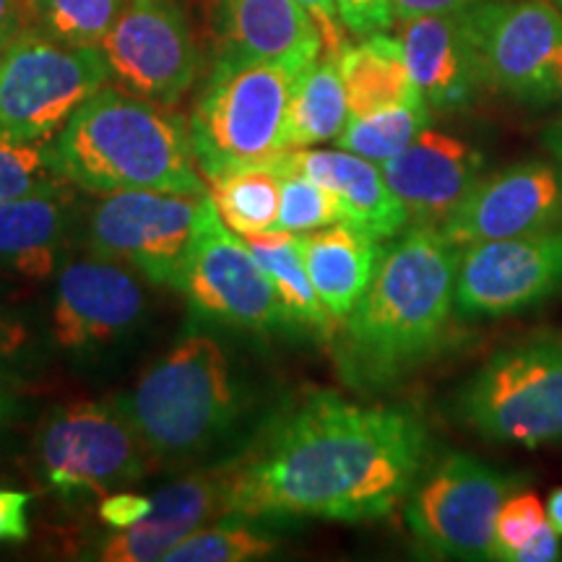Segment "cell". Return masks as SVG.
I'll list each match as a JSON object with an SVG mask.
<instances>
[{"instance_id": "cell-1", "label": "cell", "mask_w": 562, "mask_h": 562, "mask_svg": "<svg viewBox=\"0 0 562 562\" xmlns=\"http://www.w3.org/2000/svg\"><path fill=\"white\" fill-rule=\"evenodd\" d=\"M427 456L430 435L417 414L311 391L224 467V516L375 521L409 495Z\"/></svg>"}, {"instance_id": "cell-2", "label": "cell", "mask_w": 562, "mask_h": 562, "mask_svg": "<svg viewBox=\"0 0 562 562\" xmlns=\"http://www.w3.org/2000/svg\"><path fill=\"white\" fill-rule=\"evenodd\" d=\"M459 258L435 227H409L381 250L368 292L344 318L339 362L349 381L389 385L430 360L456 311Z\"/></svg>"}, {"instance_id": "cell-3", "label": "cell", "mask_w": 562, "mask_h": 562, "mask_svg": "<svg viewBox=\"0 0 562 562\" xmlns=\"http://www.w3.org/2000/svg\"><path fill=\"white\" fill-rule=\"evenodd\" d=\"M50 151L60 178L89 193H209L191 125L133 91L102 87L74 112Z\"/></svg>"}, {"instance_id": "cell-4", "label": "cell", "mask_w": 562, "mask_h": 562, "mask_svg": "<svg viewBox=\"0 0 562 562\" xmlns=\"http://www.w3.org/2000/svg\"><path fill=\"white\" fill-rule=\"evenodd\" d=\"M115 404L157 461L209 451L237 417L227 351L211 334L188 331Z\"/></svg>"}, {"instance_id": "cell-5", "label": "cell", "mask_w": 562, "mask_h": 562, "mask_svg": "<svg viewBox=\"0 0 562 562\" xmlns=\"http://www.w3.org/2000/svg\"><path fill=\"white\" fill-rule=\"evenodd\" d=\"M300 70L290 63L216 58L188 121L203 180L273 165L290 151L286 117Z\"/></svg>"}, {"instance_id": "cell-6", "label": "cell", "mask_w": 562, "mask_h": 562, "mask_svg": "<svg viewBox=\"0 0 562 562\" xmlns=\"http://www.w3.org/2000/svg\"><path fill=\"white\" fill-rule=\"evenodd\" d=\"M112 70L100 47H79L42 30L26 32L0 53V138L47 144Z\"/></svg>"}, {"instance_id": "cell-7", "label": "cell", "mask_w": 562, "mask_h": 562, "mask_svg": "<svg viewBox=\"0 0 562 562\" xmlns=\"http://www.w3.org/2000/svg\"><path fill=\"white\" fill-rule=\"evenodd\" d=\"M459 414L490 440L526 448L562 440V336H533L492 355L463 385Z\"/></svg>"}, {"instance_id": "cell-8", "label": "cell", "mask_w": 562, "mask_h": 562, "mask_svg": "<svg viewBox=\"0 0 562 562\" xmlns=\"http://www.w3.org/2000/svg\"><path fill=\"white\" fill-rule=\"evenodd\" d=\"M461 19L482 87L531 108L562 100V9L550 0H480Z\"/></svg>"}, {"instance_id": "cell-9", "label": "cell", "mask_w": 562, "mask_h": 562, "mask_svg": "<svg viewBox=\"0 0 562 562\" xmlns=\"http://www.w3.org/2000/svg\"><path fill=\"white\" fill-rule=\"evenodd\" d=\"M34 451L45 482L66 497L123 490L157 461L115 402H76L50 412Z\"/></svg>"}, {"instance_id": "cell-10", "label": "cell", "mask_w": 562, "mask_h": 562, "mask_svg": "<svg viewBox=\"0 0 562 562\" xmlns=\"http://www.w3.org/2000/svg\"><path fill=\"white\" fill-rule=\"evenodd\" d=\"M195 318L240 331L266 334L290 326L273 281L237 232H232L206 195L180 290Z\"/></svg>"}, {"instance_id": "cell-11", "label": "cell", "mask_w": 562, "mask_h": 562, "mask_svg": "<svg viewBox=\"0 0 562 562\" xmlns=\"http://www.w3.org/2000/svg\"><path fill=\"white\" fill-rule=\"evenodd\" d=\"M513 487L516 476L451 453L412 487L406 524L435 558L495 560V518Z\"/></svg>"}, {"instance_id": "cell-12", "label": "cell", "mask_w": 562, "mask_h": 562, "mask_svg": "<svg viewBox=\"0 0 562 562\" xmlns=\"http://www.w3.org/2000/svg\"><path fill=\"white\" fill-rule=\"evenodd\" d=\"M209 193L121 191L97 203L87 224L91 256L128 263L151 284L180 290L201 203Z\"/></svg>"}, {"instance_id": "cell-13", "label": "cell", "mask_w": 562, "mask_h": 562, "mask_svg": "<svg viewBox=\"0 0 562 562\" xmlns=\"http://www.w3.org/2000/svg\"><path fill=\"white\" fill-rule=\"evenodd\" d=\"M133 94L175 108L199 76V47L182 0H128L100 45Z\"/></svg>"}, {"instance_id": "cell-14", "label": "cell", "mask_w": 562, "mask_h": 562, "mask_svg": "<svg viewBox=\"0 0 562 562\" xmlns=\"http://www.w3.org/2000/svg\"><path fill=\"white\" fill-rule=\"evenodd\" d=\"M562 290V232L542 229L461 248L456 313L495 318L537 305Z\"/></svg>"}, {"instance_id": "cell-15", "label": "cell", "mask_w": 562, "mask_h": 562, "mask_svg": "<svg viewBox=\"0 0 562 562\" xmlns=\"http://www.w3.org/2000/svg\"><path fill=\"white\" fill-rule=\"evenodd\" d=\"M562 222V165L521 161L480 178L440 235L456 248L552 229Z\"/></svg>"}, {"instance_id": "cell-16", "label": "cell", "mask_w": 562, "mask_h": 562, "mask_svg": "<svg viewBox=\"0 0 562 562\" xmlns=\"http://www.w3.org/2000/svg\"><path fill=\"white\" fill-rule=\"evenodd\" d=\"M138 279L110 258L91 256L60 269L50 331L60 349L89 351L123 339L144 315Z\"/></svg>"}, {"instance_id": "cell-17", "label": "cell", "mask_w": 562, "mask_h": 562, "mask_svg": "<svg viewBox=\"0 0 562 562\" xmlns=\"http://www.w3.org/2000/svg\"><path fill=\"white\" fill-rule=\"evenodd\" d=\"M484 167L482 151L448 133L425 128L381 172L402 201L409 227H442L476 186Z\"/></svg>"}, {"instance_id": "cell-18", "label": "cell", "mask_w": 562, "mask_h": 562, "mask_svg": "<svg viewBox=\"0 0 562 562\" xmlns=\"http://www.w3.org/2000/svg\"><path fill=\"white\" fill-rule=\"evenodd\" d=\"M216 58L273 60L307 68L323 55V37L297 0H211Z\"/></svg>"}, {"instance_id": "cell-19", "label": "cell", "mask_w": 562, "mask_h": 562, "mask_svg": "<svg viewBox=\"0 0 562 562\" xmlns=\"http://www.w3.org/2000/svg\"><path fill=\"white\" fill-rule=\"evenodd\" d=\"M227 501V472H199L180 476L151 495V510L128 529L112 531L97 547L94 558L102 562H154L182 539L191 537L211 518L224 516Z\"/></svg>"}, {"instance_id": "cell-20", "label": "cell", "mask_w": 562, "mask_h": 562, "mask_svg": "<svg viewBox=\"0 0 562 562\" xmlns=\"http://www.w3.org/2000/svg\"><path fill=\"white\" fill-rule=\"evenodd\" d=\"M277 172H297L328 188L344 209V222L355 224L375 237L391 240L409 224L402 201L385 182L381 165L344 149H290L273 161Z\"/></svg>"}, {"instance_id": "cell-21", "label": "cell", "mask_w": 562, "mask_h": 562, "mask_svg": "<svg viewBox=\"0 0 562 562\" xmlns=\"http://www.w3.org/2000/svg\"><path fill=\"white\" fill-rule=\"evenodd\" d=\"M402 47L414 87L430 110H459L482 87L461 13H435L402 24Z\"/></svg>"}, {"instance_id": "cell-22", "label": "cell", "mask_w": 562, "mask_h": 562, "mask_svg": "<svg viewBox=\"0 0 562 562\" xmlns=\"http://www.w3.org/2000/svg\"><path fill=\"white\" fill-rule=\"evenodd\" d=\"M302 261L307 266L315 290L336 318L344 321L368 292L375 277L381 248L375 237L349 222L297 235Z\"/></svg>"}, {"instance_id": "cell-23", "label": "cell", "mask_w": 562, "mask_h": 562, "mask_svg": "<svg viewBox=\"0 0 562 562\" xmlns=\"http://www.w3.org/2000/svg\"><path fill=\"white\" fill-rule=\"evenodd\" d=\"M68 235V209L58 191L26 193L0 203V269L47 279L58 269Z\"/></svg>"}, {"instance_id": "cell-24", "label": "cell", "mask_w": 562, "mask_h": 562, "mask_svg": "<svg viewBox=\"0 0 562 562\" xmlns=\"http://www.w3.org/2000/svg\"><path fill=\"white\" fill-rule=\"evenodd\" d=\"M336 60L347 89L349 117L370 115L422 97L406 66L402 40L383 32L370 34L357 45H349Z\"/></svg>"}, {"instance_id": "cell-25", "label": "cell", "mask_w": 562, "mask_h": 562, "mask_svg": "<svg viewBox=\"0 0 562 562\" xmlns=\"http://www.w3.org/2000/svg\"><path fill=\"white\" fill-rule=\"evenodd\" d=\"M245 245L252 250L256 261L263 266L277 290L281 307H284L286 323L300 326L311 334L331 336L339 318L328 311L326 302L315 290L307 266L302 261L297 235L284 229L261 232V235L243 237Z\"/></svg>"}, {"instance_id": "cell-26", "label": "cell", "mask_w": 562, "mask_h": 562, "mask_svg": "<svg viewBox=\"0 0 562 562\" xmlns=\"http://www.w3.org/2000/svg\"><path fill=\"white\" fill-rule=\"evenodd\" d=\"M349 121L347 89H344L339 60L321 55L294 81L286 140L290 149L336 140Z\"/></svg>"}, {"instance_id": "cell-27", "label": "cell", "mask_w": 562, "mask_h": 562, "mask_svg": "<svg viewBox=\"0 0 562 562\" xmlns=\"http://www.w3.org/2000/svg\"><path fill=\"white\" fill-rule=\"evenodd\" d=\"M211 201L224 224L240 237L277 229L281 175L269 165L240 167L206 178Z\"/></svg>"}, {"instance_id": "cell-28", "label": "cell", "mask_w": 562, "mask_h": 562, "mask_svg": "<svg viewBox=\"0 0 562 562\" xmlns=\"http://www.w3.org/2000/svg\"><path fill=\"white\" fill-rule=\"evenodd\" d=\"M427 125H430V104L425 102V97H417L412 102L393 104L370 115L349 117L336 138V146L383 165L402 154Z\"/></svg>"}, {"instance_id": "cell-29", "label": "cell", "mask_w": 562, "mask_h": 562, "mask_svg": "<svg viewBox=\"0 0 562 562\" xmlns=\"http://www.w3.org/2000/svg\"><path fill=\"white\" fill-rule=\"evenodd\" d=\"M258 521L229 516L227 521L206 524L167 552V562H248L263 560L279 547L273 533L258 529Z\"/></svg>"}, {"instance_id": "cell-30", "label": "cell", "mask_w": 562, "mask_h": 562, "mask_svg": "<svg viewBox=\"0 0 562 562\" xmlns=\"http://www.w3.org/2000/svg\"><path fill=\"white\" fill-rule=\"evenodd\" d=\"M128 0H37L40 30L79 47H100Z\"/></svg>"}, {"instance_id": "cell-31", "label": "cell", "mask_w": 562, "mask_h": 562, "mask_svg": "<svg viewBox=\"0 0 562 562\" xmlns=\"http://www.w3.org/2000/svg\"><path fill=\"white\" fill-rule=\"evenodd\" d=\"M281 175V199L277 229L302 235L328 224L344 222V209L336 195L328 188L305 178L297 172H279Z\"/></svg>"}, {"instance_id": "cell-32", "label": "cell", "mask_w": 562, "mask_h": 562, "mask_svg": "<svg viewBox=\"0 0 562 562\" xmlns=\"http://www.w3.org/2000/svg\"><path fill=\"white\" fill-rule=\"evenodd\" d=\"M63 182L50 146L0 138V203L26 193L58 191Z\"/></svg>"}, {"instance_id": "cell-33", "label": "cell", "mask_w": 562, "mask_h": 562, "mask_svg": "<svg viewBox=\"0 0 562 562\" xmlns=\"http://www.w3.org/2000/svg\"><path fill=\"white\" fill-rule=\"evenodd\" d=\"M550 524L544 503L533 492H510L495 518V560L516 562V554Z\"/></svg>"}, {"instance_id": "cell-34", "label": "cell", "mask_w": 562, "mask_h": 562, "mask_svg": "<svg viewBox=\"0 0 562 562\" xmlns=\"http://www.w3.org/2000/svg\"><path fill=\"white\" fill-rule=\"evenodd\" d=\"M336 11L349 37H370L396 24L391 0H336Z\"/></svg>"}, {"instance_id": "cell-35", "label": "cell", "mask_w": 562, "mask_h": 562, "mask_svg": "<svg viewBox=\"0 0 562 562\" xmlns=\"http://www.w3.org/2000/svg\"><path fill=\"white\" fill-rule=\"evenodd\" d=\"M149 510H151V497L138 495V492H128V490L108 492L104 501L100 503L102 524H108L112 531L128 529V526L138 524Z\"/></svg>"}, {"instance_id": "cell-36", "label": "cell", "mask_w": 562, "mask_h": 562, "mask_svg": "<svg viewBox=\"0 0 562 562\" xmlns=\"http://www.w3.org/2000/svg\"><path fill=\"white\" fill-rule=\"evenodd\" d=\"M297 3L311 13L315 26L321 30L323 55L339 58V55L349 47V32L344 30L339 11H336V0H297Z\"/></svg>"}, {"instance_id": "cell-37", "label": "cell", "mask_w": 562, "mask_h": 562, "mask_svg": "<svg viewBox=\"0 0 562 562\" xmlns=\"http://www.w3.org/2000/svg\"><path fill=\"white\" fill-rule=\"evenodd\" d=\"M30 492L0 487V542H24L30 537Z\"/></svg>"}, {"instance_id": "cell-38", "label": "cell", "mask_w": 562, "mask_h": 562, "mask_svg": "<svg viewBox=\"0 0 562 562\" xmlns=\"http://www.w3.org/2000/svg\"><path fill=\"white\" fill-rule=\"evenodd\" d=\"M32 30H40L37 0H0V53Z\"/></svg>"}, {"instance_id": "cell-39", "label": "cell", "mask_w": 562, "mask_h": 562, "mask_svg": "<svg viewBox=\"0 0 562 562\" xmlns=\"http://www.w3.org/2000/svg\"><path fill=\"white\" fill-rule=\"evenodd\" d=\"M393 3V16L398 24L404 21L419 19V16H435V13H461L480 0H391Z\"/></svg>"}, {"instance_id": "cell-40", "label": "cell", "mask_w": 562, "mask_h": 562, "mask_svg": "<svg viewBox=\"0 0 562 562\" xmlns=\"http://www.w3.org/2000/svg\"><path fill=\"white\" fill-rule=\"evenodd\" d=\"M30 347V331L19 318L0 311V368L19 360Z\"/></svg>"}, {"instance_id": "cell-41", "label": "cell", "mask_w": 562, "mask_h": 562, "mask_svg": "<svg viewBox=\"0 0 562 562\" xmlns=\"http://www.w3.org/2000/svg\"><path fill=\"white\" fill-rule=\"evenodd\" d=\"M562 558V544H560V533L554 529L552 521L544 526L537 537L531 539L529 544L524 547L521 552L516 554V562H554Z\"/></svg>"}, {"instance_id": "cell-42", "label": "cell", "mask_w": 562, "mask_h": 562, "mask_svg": "<svg viewBox=\"0 0 562 562\" xmlns=\"http://www.w3.org/2000/svg\"><path fill=\"white\" fill-rule=\"evenodd\" d=\"M24 404H21L16 389H11V383L0 375V435H5L16 425Z\"/></svg>"}, {"instance_id": "cell-43", "label": "cell", "mask_w": 562, "mask_h": 562, "mask_svg": "<svg viewBox=\"0 0 562 562\" xmlns=\"http://www.w3.org/2000/svg\"><path fill=\"white\" fill-rule=\"evenodd\" d=\"M558 3H562V0H558ZM544 146H547V151H550L552 157L562 165V112H560L558 121H554L550 128L544 131Z\"/></svg>"}, {"instance_id": "cell-44", "label": "cell", "mask_w": 562, "mask_h": 562, "mask_svg": "<svg viewBox=\"0 0 562 562\" xmlns=\"http://www.w3.org/2000/svg\"><path fill=\"white\" fill-rule=\"evenodd\" d=\"M547 516H550V521L558 533L562 537V487H558L552 492L550 503H547Z\"/></svg>"}]
</instances>
